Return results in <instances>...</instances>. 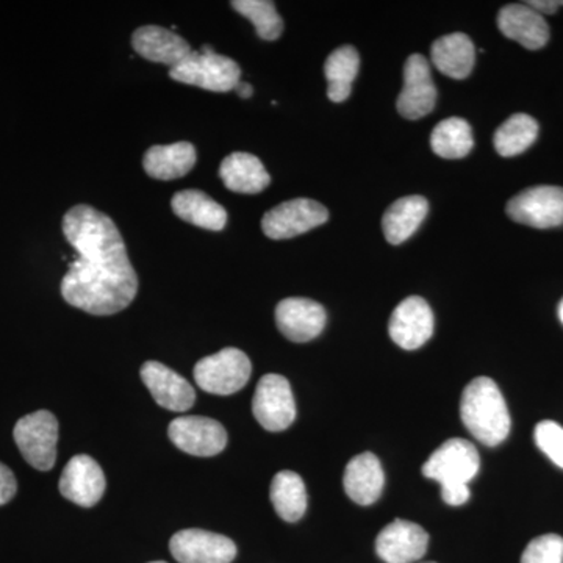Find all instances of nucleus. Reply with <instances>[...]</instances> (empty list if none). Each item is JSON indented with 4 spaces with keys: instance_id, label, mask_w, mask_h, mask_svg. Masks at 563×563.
I'll return each mask as SVG.
<instances>
[{
    "instance_id": "28",
    "label": "nucleus",
    "mask_w": 563,
    "mask_h": 563,
    "mask_svg": "<svg viewBox=\"0 0 563 563\" xmlns=\"http://www.w3.org/2000/svg\"><path fill=\"white\" fill-rule=\"evenodd\" d=\"M431 147L446 161L466 157L474 147L472 125L462 118H448L439 122L431 135Z\"/></svg>"
},
{
    "instance_id": "5",
    "label": "nucleus",
    "mask_w": 563,
    "mask_h": 563,
    "mask_svg": "<svg viewBox=\"0 0 563 563\" xmlns=\"http://www.w3.org/2000/svg\"><path fill=\"white\" fill-rule=\"evenodd\" d=\"M14 442L22 457L38 472H49L57 461L58 420L47 410L25 415L14 426Z\"/></svg>"
},
{
    "instance_id": "9",
    "label": "nucleus",
    "mask_w": 563,
    "mask_h": 563,
    "mask_svg": "<svg viewBox=\"0 0 563 563\" xmlns=\"http://www.w3.org/2000/svg\"><path fill=\"white\" fill-rule=\"evenodd\" d=\"M510 220L536 229L563 224V188L539 185L514 196L506 207Z\"/></svg>"
},
{
    "instance_id": "37",
    "label": "nucleus",
    "mask_w": 563,
    "mask_h": 563,
    "mask_svg": "<svg viewBox=\"0 0 563 563\" xmlns=\"http://www.w3.org/2000/svg\"><path fill=\"white\" fill-rule=\"evenodd\" d=\"M150 563H166V562H161V561H158V562H150Z\"/></svg>"
},
{
    "instance_id": "24",
    "label": "nucleus",
    "mask_w": 563,
    "mask_h": 563,
    "mask_svg": "<svg viewBox=\"0 0 563 563\" xmlns=\"http://www.w3.org/2000/svg\"><path fill=\"white\" fill-rule=\"evenodd\" d=\"M172 209L181 221L206 231L220 232L228 224V211L203 191L176 192L173 196Z\"/></svg>"
},
{
    "instance_id": "29",
    "label": "nucleus",
    "mask_w": 563,
    "mask_h": 563,
    "mask_svg": "<svg viewBox=\"0 0 563 563\" xmlns=\"http://www.w3.org/2000/svg\"><path fill=\"white\" fill-rule=\"evenodd\" d=\"M539 122L525 113H517L495 132V150L501 157H517L536 143Z\"/></svg>"
},
{
    "instance_id": "25",
    "label": "nucleus",
    "mask_w": 563,
    "mask_h": 563,
    "mask_svg": "<svg viewBox=\"0 0 563 563\" xmlns=\"http://www.w3.org/2000/svg\"><path fill=\"white\" fill-rule=\"evenodd\" d=\"M429 202L422 196H406L385 211L383 229L385 240L393 246L402 244L420 229L428 217Z\"/></svg>"
},
{
    "instance_id": "26",
    "label": "nucleus",
    "mask_w": 563,
    "mask_h": 563,
    "mask_svg": "<svg viewBox=\"0 0 563 563\" xmlns=\"http://www.w3.org/2000/svg\"><path fill=\"white\" fill-rule=\"evenodd\" d=\"M272 503L274 510L287 523L301 520L307 510V488L298 473L284 470L274 476L272 483Z\"/></svg>"
},
{
    "instance_id": "35",
    "label": "nucleus",
    "mask_w": 563,
    "mask_h": 563,
    "mask_svg": "<svg viewBox=\"0 0 563 563\" xmlns=\"http://www.w3.org/2000/svg\"><path fill=\"white\" fill-rule=\"evenodd\" d=\"M235 91L239 92V96L242 99L251 98L252 92H254V90H252L251 85L242 80H240V84L236 85Z\"/></svg>"
},
{
    "instance_id": "7",
    "label": "nucleus",
    "mask_w": 563,
    "mask_h": 563,
    "mask_svg": "<svg viewBox=\"0 0 563 563\" xmlns=\"http://www.w3.org/2000/svg\"><path fill=\"white\" fill-rule=\"evenodd\" d=\"M252 413L263 429L282 432L296 420L291 385L280 374H266L258 380L252 399Z\"/></svg>"
},
{
    "instance_id": "14",
    "label": "nucleus",
    "mask_w": 563,
    "mask_h": 563,
    "mask_svg": "<svg viewBox=\"0 0 563 563\" xmlns=\"http://www.w3.org/2000/svg\"><path fill=\"white\" fill-rule=\"evenodd\" d=\"M325 322L324 307L312 299L287 298L277 303V329L292 343L312 342L324 331Z\"/></svg>"
},
{
    "instance_id": "11",
    "label": "nucleus",
    "mask_w": 563,
    "mask_h": 563,
    "mask_svg": "<svg viewBox=\"0 0 563 563\" xmlns=\"http://www.w3.org/2000/svg\"><path fill=\"white\" fill-rule=\"evenodd\" d=\"M435 103L437 88L431 65L421 54L410 55L404 65V88L396 102L398 113L406 120H421L432 113Z\"/></svg>"
},
{
    "instance_id": "2",
    "label": "nucleus",
    "mask_w": 563,
    "mask_h": 563,
    "mask_svg": "<svg viewBox=\"0 0 563 563\" xmlns=\"http://www.w3.org/2000/svg\"><path fill=\"white\" fill-rule=\"evenodd\" d=\"M463 426L477 442L498 446L509 437V409L498 385L490 377H477L466 385L461 401Z\"/></svg>"
},
{
    "instance_id": "18",
    "label": "nucleus",
    "mask_w": 563,
    "mask_h": 563,
    "mask_svg": "<svg viewBox=\"0 0 563 563\" xmlns=\"http://www.w3.org/2000/svg\"><path fill=\"white\" fill-rule=\"evenodd\" d=\"M498 27L504 36L529 51L542 49L550 41V25L528 3L503 7L498 13Z\"/></svg>"
},
{
    "instance_id": "36",
    "label": "nucleus",
    "mask_w": 563,
    "mask_h": 563,
    "mask_svg": "<svg viewBox=\"0 0 563 563\" xmlns=\"http://www.w3.org/2000/svg\"><path fill=\"white\" fill-rule=\"evenodd\" d=\"M559 318H561L562 324H563V299L561 303H559Z\"/></svg>"
},
{
    "instance_id": "8",
    "label": "nucleus",
    "mask_w": 563,
    "mask_h": 563,
    "mask_svg": "<svg viewBox=\"0 0 563 563\" xmlns=\"http://www.w3.org/2000/svg\"><path fill=\"white\" fill-rule=\"evenodd\" d=\"M329 221V211L313 199H291L266 211L262 231L272 240H288L312 231Z\"/></svg>"
},
{
    "instance_id": "10",
    "label": "nucleus",
    "mask_w": 563,
    "mask_h": 563,
    "mask_svg": "<svg viewBox=\"0 0 563 563\" xmlns=\"http://www.w3.org/2000/svg\"><path fill=\"white\" fill-rule=\"evenodd\" d=\"M168 435L174 446L196 457H213L228 446V432L213 418H176L169 424Z\"/></svg>"
},
{
    "instance_id": "23",
    "label": "nucleus",
    "mask_w": 563,
    "mask_h": 563,
    "mask_svg": "<svg viewBox=\"0 0 563 563\" xmlns=\"http://www.w3.org/2000/svg\"><path fill=\"white\" fill-rule=\"evenodd\" d=\"M433 66L454 80H463L472 74L476 63V49L472 38L465 33H451L432 44Z\"/></svg>"
},
{
    "instance_id": "16",
    "label": "nucleus",
    "mask_w": 563,
    "mask_h": 563,
    "mask_svg": "<svg viewBox=\"0 0 563 563\" xmlns=\"http://www.w3.org/2000/svg\"><path fill=\"white\" fill-rule=\"evenodd\" d=\"M141 380L152 398L163 409L187 412L196 402V391L185 377L161 362L150 361L141 366Z\"/></svg>"
},
{
    "instance_id": "21",
    "label": "nucleus",
    "mask_w": 563,
    "mask_h": 563,
    "mask_svg": "<svg viewBox=\"0 0 563 563\" xmlns=\"http://www.w3.org/2000/svg\"><path fill=\"white\" fill-rule=\"evenodd\" d=\"M198 154L188 141L152 146L144 154L143 168L147 176L155 180H174L187 176L195 168Z\"/></svg>"
},
{
    "instance_id": "34",
    "label": "nucleus",
    "mask_w": 563,
    "mask_h": 563,
    "mask_svg": "<svg viewBox=\"0 0 563 563\" xmlns=\"http://www.w3.org/2000/svg\"><path fill=\"white\" fill-rule=\"evenodd\" d=\"M528 3L531 9L536 10L539 14H554L555 11L563 7V0H531Z\"/></svg>"
},
{
    "instance_id": "30",
    "label": "nucleus",
    "mask_w": 563,
    "mask_h": 563,
    "mask_svg": "<svg viewBox=\"0 0 563 563\" xmlns=\"http://www.w3.org/2000/svg\"><path fill=\"white\" fill-rule=\"evenodd\" d=\"M232 9L254 24L257 35L265 41H276L284 32V21L276 3L269 0H233Z\"/></svg>"
},
{
    "instance_id": "3",
    "label": "nucleus",
    "mask_w": 563,
    "mask_h": 563,
    "mask_svg": "<svg viewBox=\"0 0 563 563\" xmlns=\"http://www.w3.org/2000/svg\"><path fill=\"white\" fill-rule=\"evenodd\" d=\"M479 453L473 443L468 440L451 439L422 465V474L442 485L444 503L459 507L468 503V483L479 472Z\"/></svg>"
},
{
    "instance_id": "1",
    "label": "nucleus",
    "mask_w": 563,
    "mask_h": 563,
    "mask_svg": "<svg viewBox=\"0 0 563 563\" xmlns=\"http://www.w3.org/2000/svg\"><path fill=\"white\" fill-rule=\"evenodd\" d=\"M63 233L77 252L62 280L63 299L98 317L128 309L139 291V276L113 220L81 203L63 218Z\"/></svg>"
},
{
    "instance_id": "17",
    "label": "nucleus",
    "mask_w": 563,
    "mask_h": 563,
    "mask_svg": "<svg viewBox=\"0 0 563 563\" xmlns=\"http://www.w3.org/2000/svg\"><path fill=\"white\" fill-rule=\"evenodd\" d=\"M429 536L420 525L395 520L376 540V553L387 563H413L428 551Z\"/></svg>"
},
{
    "instance_id": "15",
    "label": "nucleus",
    "mask_w": 563,
    "mask_h": 563,
    "mask_svg": "<svg viewBox=\"0 0 563 563\" xmlns=\"http://www.w3.org/2000/svg\"><path fill=\"white\" fill-rule=\"evenodd\" d=\"M388 332L402 350H418L431 340L433 333L431 307L420 296L404 299L391 314Z\"/></svg>"
},
{
    "instance_id": "19",
    "label": "nucleus",
    "mask_w": 563,
    "mask_h": 563,
    "mask_svg": "<svg viewBox=\"0 0 563 563\" xmlns=\"http://www.w3.org/2000/svg\"><path fill=\"white\" fill-rule=\"evenodd\" d=\"M132 47L144 60L162 63V65H179L191 54L190 44L168 29L157 25H144L132 35Z\"/></svg>"
},
{
    "instance_id": "13",
    "label": "nucleus",
    "mask_w": 563,
    "mask_h": 563,
    "mask_svg": "<svg viewBox=\"0 0 563 563\" xmlns=\"http://www.w3.org/2000/svg\"><path fill=\"white\" fill-rule=\"evenodd\" d=\"M107 481L99 463L87 454L74 455L63 470L60 493L68 501L90 509L101 501Z\"/></svg>"
},
{
    "instance_id": "38",
    "label": "nucleus",
    "mask_w": 563,
    "mask_h": 563,
    "mask_svg": "<svg viewBox=\"0 0 563 563\" xmlns=\"http://www.w3.org/2000/svg\"><path fill=\"white\" fill-rule=\"evenodd\" d=\"M426 563H435V562H426Z\"/></svg>"
},
{
    "instance_id": "32",
    "label": "nucleus",
    "mask_w": 563,
    "mask_h": 563,
    "mask_svg": "<svg viewBox=\"0 0 563 563\" xmlns=\"http://www.w3.org/2000/svg\"><path fill=\"white\" fill-rule=\"evenodd\" d=\"M537 446L563 470V428L555 421L544 420L536 426Z\"/></svg>"
},
{
    "instance_id": "33",
    "label": "nucleus",
    "mask_w": 563,
    "mask_h": 563,
    "mask_svg": "<svg viewBox=\"0 0 563 563\" xmlns=\"http://www.w3.org/2000/svg\"><path fill=\"white\" fill-rule=\"evenodd\" d=\"M18 492L16 477L9 466L0 463V506H5L14 498Z\"/></svg>"
},
{
    "instance_id": "31",
    "label": "nucleus",
    "mask_w": 563,
    "mask_h": 563,
    "mask_svg": "<svg viewBox=\"0 0 563 563\" xmlns=\"http://www.w3.org/2000/svg\"><path fill=\"white\" fill-rule=\"evenodd\" d=\"M521 563H563V539L558 533H544L526 547Z\"/></svg>"
},
{
    "instance_id": "6",
    "label": "nucleus",
    "mask_w": 563,
    "mask_h": 563,
    "mask_svg": "<svg viewBox=\"0 0 563 563\" xmlns=\"http://www.w3.org/2000/svg\"><path fill=\"white\" fill-rule=\"evenodd\" d=\"M252 363L243 351L225 347L196 363L195 380L203 391L231 396L250 383Z\"/></svg>"
},
{
    "instance_id": "12",
    "label": "nucleus",
    "mask_w": 563,
    "mask_h": 563,
    "mask_svg": "<svg viewBox=\"0 0 563 563\" xmlns=\"http://www.w3.org/2000/svg\"><path fill=\"white\" fill-rule=\"evenodd\" d=\"M169 551L179 563H232L239 553L229 537L203 529L174 533Z\"/></svg>"
},
{
    "instance_id": "4",
    "label": "nucleus",
    "mask_w": 563,
    "mask_h": 563,
    "mask_svg": "<svg viewBox=\"0 0 563 563\" xmlns=\"http://www.w3.org/2000/svg\"><path fill=\"white\" fill-rule=\"evenodd\" d=\"M169 77L202 90L229 92L240 84L242 69L232 58L217 54L210 46H203L201 51H192L179 65L169 69Z\"/></svg>"
},
{
    "instance_id": "27",
    "label": "nucleus",
    "mask_w": 563,
    "mask_h": 563,
    "mask_svg": "<svg viewBox=\"0 0 563 563\" xmlns=\"http://www.w3.org/2000/svg\"><path fill=\"white\" fill-rule=\"evenodd\" d=\"M361 69V55L352 46H342L329 55L324 63V76L328 79V98L342 103L351 96L352 81Z\"/></svg>"
},
{
    "instance_id": "22",
    "label": "nucleus",
    "mask_w": 563,
    "mask_h": 563,
    "mask_svg": "<svg viewBox=\"0 0 563 563\" xmlns=\"http://www.w3.org/2000/svg\"><path fill=\"white\" fill-rule=\"evenodd\" d=\"M220 176L225 188L240 195H258L272 184V177L255 155L233 152L222 161Z\"/></svg>"
},
{
    "instance_id": "20",
    "label": "nucleus",
    "mask_w": 563,
    "mask_h": 563,
    "mask_svg": "<svg viewBox=\"0 0 563 563\" xmlns=\"http://www.w3.org/2000/svg\"><path fill=\"white\" fill-rule=\"evenodd\" d=\"M344 492L358 506H372L384 492L385 474L379 459L363 453L351 459L344 470Z\"/></svg>"
}]
</instances>
